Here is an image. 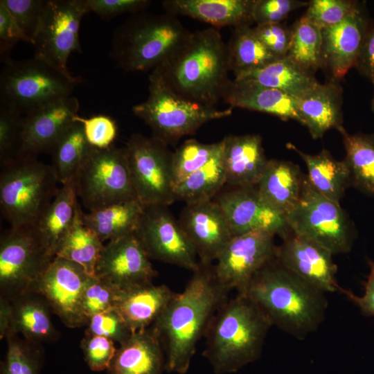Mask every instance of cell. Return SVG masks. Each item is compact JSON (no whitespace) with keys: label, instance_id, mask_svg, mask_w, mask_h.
I'll list each match as a JSON object with an SVG mask.
<instances>
[{"label":"cell","instance_id":"6da1fadb","mask_svg":"<svg viewBox=\"0 0 374 374\" xmlns=\"http://www.w3.org/2000/svg\"><path fill=\"white\" fill-rule=\"evenodd\" d=\"M229 292L216 279L211 265L199 262L184 290L151 326L163 346L166 371H188L199 340Z\"/></svg>","mask_w":374,"mask_h":374},{"label":"cell","instance_id":"7a4b0ae2","mask_svg":"<svg viewBox=\"0 0 374 374\" xmlns=\"http://www.w3.org/2000/svg\"><path fill=\"white\" fill-rule=\"evenodd\" d=\"M227 45L214 28L191 33L162 64L152 70L176 94L212 106L223 99L233 80Z\"/></svg>","mask_w":374,"mask_h":374},{"label":"cell","instance_id":"3957f363","mask_svg":"<svg viewBox=\"0 0 374 374\" xmlns=\"http://www.w3.org/2000/svg\"><path fill=\"white\" fill-rule=\"evenodd\" d=\"M243 294L264 311L273 326L298 339L317 330L328 305L326 293L286 269L276 258L256 274Z\"/></svg>","mask_w":374,"mask_h":374},{"label":"cell","instance_id":"277c9868","mask_svg":"<svg viewBox=\"0 0 374 374\" xmlns=\"http://www.w3.org/2000/svg\"><path fill=\"white\" fill-rule=\"evenodd\" d=\"M272 326L267 314L249 296L237 293L211 319L204 335L206 347L202 355L216 374L236 372L260 357Z\"/></svg>","mask_w":374,"mask_h":374},{"label":"cell","instance_id":"5b68a950","mask_svg":"<svg viewBox=\"0 0 374 374\" xmlns=\"http://www.w3.org/2000/svg\"><path fill=\"white\" fill-rule=\"evenodd\" d=\"M190 34L172 14L138 15L116 30L111 55L126 71L153 70Z\"/></svg>","mask_w":374,"mask_h":374},{"label":"cell","instance_id":"8992f818","mask_svg":"<svg viewBox=\"0 0 374 374\" xmlns=\"http://www.w3.org/2000/svg\"><path fill=\"white\" fill-rule=\"evenodd\" d=\"M1 166L0 205L11 228L34 226L60 188L51 166L37 157H17Z\"/></svg>","mask_w":374,"mask_h":374},{"label":"cell","instance_id":"52a82bcc","mask_svg":"<svg viewBox=\"0 0 374 374\" xmlns=\"http://www.w3.org/2000/svg\"><path fill=\"white\" fill-rule=\"evenodd\" d=\"M149 81L148 98L132 111L150 127L152 136L168 144L193 134L207 122L232 114V107L219 109L181 98L153 71Z\"/></svg>","mask_w":374,"mask_h":374},{"label":"cell","instance_id":"ba28073f","mask_svg":"<svg viewBox=\"0 0 374 374\" xmlns=\"http://www.w3.org/2000/svg\"><path fill=\"white\" fill-rule=\"evenodd\" d=\"M80 80L33 57L4 64L0 76L1 103L23 116L69 96Z\"/></svg>","mask_w":374,"mask_h":374},{"label":"cell","instance_id":"9c48e42d","mask_svg":"<svg viewBox=\"0 0 374 374\" xmlns=\"http://www.w3.org/2000/svg\"><path fill=\"white\" fill-rule=\"evenodd\" d=\"M72 181L78 197L89 211L137 199L125 148L90 146Z\"/></svg>","mask_w":374,"mask_h":374},{"label":"cell","instance_id":"30bf717a","mask_svg":"<svg viewBox=\"0 0 374 374\" xmlns=\"http://www.w3.org/2000/svg\"><path fill=\"white\" fill-rule=\"evenodd\" d=\"M285 217L292 232L333 255L346 253L352 247L355 231L348 215L339 203L318 193L307 176L299 202Z\"/></svg>","mask_w":374,"mask_h":374},{"label":"cell","instance_id":"8fae6325","mask_svg":"<svg viewBox=\"0 0 374 374\" xmlns=\"http://www.w3.org/2000/svg\"><path fill=\"white\" fill-rule=\"evenodd\" d=\"M125 150L137 199L144 206H168L175 202L173 152L168 143L153 136L134 134Z\"/></svg>","mask_w":374,"mask_h":374},{"label":"cell","instance_id":"7c38bea8","mask_svg":"<svg viewBox=\"0 0 374 374\" xmlns=\"http://www.w3.org/2000/svg\"><path fill=\"white\" fill-rule=\"evenodd\" d=\"M53 258L33 226L10 227L0 240V297L10 301L33 292Z\"/></svg>","mask_w":374,"mask_h":374},{"label":"cell","instance_id":"4fadbf2b","mask_svg":"<svg viewBox=\"0 0 374 374\" xmlns=\"http://www.w3.org/2000/svg\"><path fill=\"white\" fill-rule=\"evenodd\" d=\"M88 12L86 0H47L33 37L34 57L73 75L67 61L71 53H82L79 30Z\"/></svg>","mask_w":374,"mask_h":374},{"label":"cell","instance_id":"5bb4252c","mask_svg":"<svg viewBox=\"0 0 374 374\" xmlns=\"http://www.w3.org/2000/svg\"><path fill=\"white\" fill-rule=\"evenodd\" d=\"M274 234L254 231L233 236L215 261L217 281L229 292L243 293L256 274L276 257Z\"/></svg>","mask_w":374,"mask_h":374},{"label":"cell","instance_id":"9a60e30c","mask_svg":"<svg viewBox=\"0 0 374 374\" xmlns=\"http://www.w3.org/2000/svg\"><path fill=\"white\" fill-rule=\"evenodd\" d=\"M135 233L150 258L192 271L199 267L194 245L168 206H145Z\"/></svg>","mask_w":374,"mask_h":374},{"label":"cell","instance_id":"2e32d148","mask_svg":"<svg viewBox=\"0 0 374 374\" xmlns=\"http://www.w3.org/2000/svg\"><path fill=\"white\" fill-rule=\"evenodd\" d=\"M91 277L77 264L55 257L37 280L33 292L43 296L52 312L69 328L86 326L82 295Z\"/></svg>","mask_w":374,"mask_h":374},{"label":"cell","instance_id":"e0dca14e","mask_svg":"<svg viewBox=\"0 0 374 374\" xmlns=\"http://www.w3.org/2000/svg\"><path fill=\"white\" fill-rule=\"evenodd\" d=\"M229 188L213 199L224 212L233 236L265 231L283 238L292 231L285 216L261 196L256 186Z\"/></svg>","mask_w":374,"mask_h":374},{"label":"cell","instance_id":"ac0fdd59","mask_svg":"<svg viewBox=\"0 0 374 374\" xmlns=\"http://www.w3.org/2000/svg\"><path fill=\"white\" fill-rule=\"evenodd\" d=\"M150 259L134 232L104 246L95 276L118 290L152 283L157 272Z\"/></svg>","mask_w":374,"mask_h":374},{"label":"cell","instance_id":"d6986e66","mask_svg":"<svg viewBox=\"0 0 374 374\" xmlns=\"http://www.w3.org/2000/svg\"><path fill=\"white\" fill-rule=\"evenodd\" d=\"M332 253L314 242L290 232L277 247L276 260L286 269L324 292H341Z\"/></svg>","mask_w":374,"mask_h":374},{"label":"cell","instance_id":"ffe728a7","mask_svg":"<svg viewBox=\"0 0 374 374\" xmlns=\"http://www.w3.org/2000/svg\"><path fill=\"white\" fill-rule=\"evenodd\" d=\"M179 222L203 265L216 261L233 237L224 212L213 199L186 204Z\"/></svg>","mask_w":374,"mask_h":374},{"label":"cell","instance_id":"44dd1931","mask_svg":"<svg viewBox=\"0 0 374 374\" xmlns=\"http://www.w3.org/2000/svg\"><path fill=\"white\" fill-rule=\"evenodd\" d=\"M79 107L78 100L69 96L24 116L18 157H37L42 152H50L58 139L74 121Z\"/></svg>","mask_w":374,"mask_h":374},{"label":"cell","instance_id":"7402d4cb","mask_svg":"<svg viewBox=\"0 0 374 374\" xmlns=\"http://www.w3.org/2000/svg\"><path fill=\"white\" fill-rule=\"evenodd\" d=\"M371 22L364 3L339 24L322 29L323 66L333 78L341 79L355 66L366 33Z\"/></svg>","mask_w":374,"mask_h":374},{"label":"cell","instance_id":"603a6c76","mask_svg":"<svg viewBox=\"0 0 374 374\" xmlns=\"http://www.w3.org/2000/svg\"><path fill=\"white\" fill-rule=\"evenodd\" d=\"M222 161L229 186H256L269 159L258 134L230 135L224 139Z\"/></svg>","mask_w":374,"mask_h":374},{"label":"cell","instance_id":"cb8c5ba5","mask_svg":"<svg viewBox=\"0 0 374 374\" xmlns=\"http://www.w3.org/2000/svg\"><path fill=\"white\" fill-rule=\"evenodd\" d=\"M177 293L166 285L152 283L118 290L114 308L132 332L152 326Z\"/></svg>","mask_w":374,"mask_h":374},{"label":"cell","instance_id":"d4e9b609","mask_svg":"<svg viewBox=\"0 0 374 374\" xmlns=\"http://www.w3.org/2000/svg\"><path fill=\"white\" fill-rule=\"evenodd\" d=\"M296 100L300 123L307 127L312 139L343 127L342 89L337 82H318Z\"/></svg>","mask_w":374,"mask_h":374},{"label":"cell","instance_id":"484cf974","mask_svg":"<svg viewBox=\"0 0 374 374\" xmlns=\"http://www.w3.org/2000/svg\"><path fill=\"white\" fill-rule=\"evenodd\" d=\"M164 350L152 327L133 332L117 348L109 374H162Z\"/></svg>","mask_w":374,"mask_h":374},{"label":"cell","instance_id":"4316f807","mask_svg":"<svg viewBox=\"0 0 374 374\" xmlns=\"http://www.w3.org/2000/svg\"><path fill=\"white\" fill-rule=\"evenodd\" d=\"M254 0H170L162 3L168 13L184 15L214 26L250 25Z\"/></svg>","mask_w":374,"mask_h":374},{"label":"cell","instance_id":"83f0119b","mask_svg":"<svg viewBox=\"0 0 374 374\" xmlns=\"http://www.w3.org/2000/svg\"><path fill=\"white\" fill-rule=\"evenodd\" d=\"M305 177L295 163L271 159L256 186L272 207L286 216L299 202Z\"/></svg>","mask_w":374,"mask_h":374},{"label":"cell","instance_id":"f1b7e54d","mask_svg":"<svg viewBox=\"0 0 374 374\" xmlns=\"http://www.w3.org/2000/svg\"><path fill=\"white\" fill-rule=\"evenodd\" d=\"M223 100L232 108L237 107L274 115L283 121L301 122L296 98L276 89L233 80Z\"/></svg>","mask_w":374,"mask_h":374},{"label":"cell","instance_id":"f546056e","mask_svg":"<svg viewBox=\"0 0 374 374\" xmlns=\"http://www.w3.org/2000/svg\"><path fill=\"white\" fill-rule=\"evenodd\" d=\"M51 312L46 299L37 293L28 292L10 301L7 335H21L24 339L36 344L55 340L58 332L52 323Z\"/></svg>","mask_w":374,"mask_h":374},{"label":"cell","instance_id":"4dcf8cb0","mask_svg":"<svg viewBox=\"0 0 374 374\" xmlns=\"http://www.w3.org/2000/svg\"><path fill=\"white\" fill-rule=\"evenodd\" d=\"M234 80L276 89L296 98L318 83L312 73L304 70L287 56L235 75Z\"/></svg>","mask_w":374,"mask_h":374},{"label":"cell","instance_id":"1f68e13d","mask_svg":"<svg viewBox=\"0 0 374 374\" xmlns=\"http://www.w3.org/2000/svg\"><path fill=\"white\" fill-rule=\"evenodd\" d=\"M286 146L305 163L306 176L312 186L324 197L339 203L347 188L351 186L350 170L344 159H335L326 149L317 154H309L292 143H287Z\"/></svg>","mask_w":374,"mask_h":374},{"label":"cell","instance_id":"d6a6232c","mask_svg":"<svg viewBox=\"0 0 374 374\" xmlns=\"http://www.w3.org/2000/svg\"><path fill=\"white\" fill-rule=\"evenodd\" d=\"M78 204L73 181L62 185L47 210L33 226L53 258L72 224Z\"/></svg>","mask_w":374,"mask_h":374},{"label":"cell","instance_id":"836d02e7","mask_svg":"<svg viewBox=\"0 0 374 374\" xmlns=\"http://www.w3.org/2000/svg\"><path fill=\"white\" fill-rule=\"evenodd\" d=\"M145 206L134 199L82 212L84 224L102 240L111 241L134 233Z\"/></svg>","mask_w":374,"mask_h":374},{"label":"cell","instance_id":"e575fe53","mask_svg":"<svg viewBox=\"0 0 374 374\" xmlns=\"http://www.w3.org/2000/svg\"><path fill=\"white\" fill-rule=\"evenodd\" d=\"M82 210L78 204L72 224L61 242L55 257L80 266L90 276H96V266L104 244L99 237L82 220Z\"/></svg>","mask_w":374,"mask_h":374},{"label":"cell","instance_id":"d590c367","mask_svg":"<svg viewBox=\"0 0 374 374\" xmlns=\"http://www.w3.org/2000/svg\"><path fill=\"white\" fill-rule=\"evenodd\" d=\"M338 131L343 138L351 186L374 196V133L350 134L344 127Z\"/></svg>","mask_w":374,"mask_h":374},{"label":"cell","instance_id":"8d00e7d4","mask_svg":"<svg viewBox=\"0 0 374 374\" xmlns=\"http://www.w3.org/2000/svg\"><path fill=\"white\" fill-rule=\"evenodd\" d=\"M226 45L229 69L235 75L278 59L267 50L249 25L234 27Z\"/></svg>","mask_w":374,"mask_h":374},{"label":"cell","instance_id":"74e56055","mask_svg":"<svg viewBox=\"0 0 374 374\" xmlns=\"http://www.w3.org/2000/svg\"><path fill=\"white\" fill-rule=\"evenodd\" d=\"M90 145L81 123L73 121L51 150V166L62 185L73 181Z\"/></svg>","mask_w":374,"mask_h":374},{"label":"cell","instance_id":"f35d334b","mask_svg":"<svg viewBox=\"0 0 374 374\" xmlns=\"http://www.w3.org/2000/svg\"><path fill=\"white\" fill-rule=\"evenodd\" d=\"M222 152L175 186L176 200L190 204L211 200L215 197L226 185Z\"/></svg>","mask_w":374,"mask_h":374},{"label":"cell","instance_id":"ab89813d","mask_svg":"<svg viewBox=\"0 0 374 374\" xmlns=\"http://www.w3.org/2000/svg\"><path fill=\"white\" fill-rule=\"evenodd\" d=\"M292 30L287 57L312 73L322 67V29L303 16L295 23Z\"/></svg>","mask_w":374,"mask_h":374},{"label":"cell","instance_id":"60d3db41","mask_svg":"<svg viewBox=\"0 0 374 374\" xmlns=\"http://www.w3.org/2000/svg\"><path fill=\"white\" fill-rule=\"evenodd\" d=\"M224 140L202 143L195 139L183 143L172 154L175 188L193 172L201 168L223 151Z\"/></svg>","mask_w":374,"mask_h":374},{"label":"cell","instance_id":"b9f144b4","mask_svg":"<svg viewBox=\"0 0 374 374\" xmlns=\"http://www.w3.org/2000/svg\"><path fill=\"white\" fill-rule=\"evenodd\" d=\"M6 338L8 348L1 374H38L41 362L38 344L21 339L12 332Z\"/></svg>","mask_w":374,"mask_h":374},{"label":"cell","instance_id":"7bdbcfd3","mask_svg":"<svg viewBox=\"0 0 374 374\" xmlns=\"http://www.w3.org/2000/svg\"><path fill=\"white\" fill-rule=\"evenodd\" d=\"M24 116L1 103L0 107V161L1 166L18 157Z\"/></svg>","mask_w":374,"mask_h":374},{"label":"cell","instance_id":"ee69618b","mask_svg":"<svg viewBox=\"0 0 374 374\" xmlns=\"http://www.w3.org/2000/svg\"><path fill=\"white\" fill-rule=\"evenodd\" d=\"M357 1L312 0L304 17L321 29L336 26L344 21L357 7Z\"/></svg>","mask_w":374,"mask_h":374},{"label":"cell","instance_id":"f6af8a7d","mask_svg":"<svg viewBox=\"0 0 374 374\" xmlns=\"http://www.w3.org/2000/svg\"><path fill=\"white\" fill-rule=\"evenodd\" d=\"M86 326L85 335L105 337L120 345L133 333L114 308L89 317Z\"/></svg>","mask_w":374,"mask_h":374},{"label":"cell","instance_id":"bcb514c9","mask_svg":"<svg viewBox=\"0 0 374 374\" xmlns=\"http://www.w3.org/2000/svg\"><path fill=\"white\" fill-rule=\"evenodd\" d=\"M117 291L110 284L96 276L91 277L82 301V310L87 319L114 308Z\"/></svg>","mask_w":374,"mask_h":374},{"label":"cell","instance_id":"7dc6e473","mask_svg":"<svg viewBox=\"0 0 374 374\" xmlns=\"http://www.w3.org/2000/svg\"><path fill=\"white\" fill-rule=\"evenodd\" d=\"M73 121L82 124L90 146L101 150L112 147L117 133L116 124L112 118L105 115L84 118L78 114Z\"/></svg>","mask_w":374,"mask_h":374},{"label":"cell","instance_id":"c3c4849f","mask_svg":"<svg viewBox=\"0 0 374 374\" xmlns=\"http://www.w3.org/2000/svg\"><path fill=\"white\" fill-rule=\"evenodd\" d=\"M80 346L85 362L93 371L108 369L117 350L113 340L96 335H85Z\"/></svg>","mask_w":374,"mask_h":374},{"label":"cell","instance_id":"681fc988","mask_svg":"<svg viewBox=\"0 0 374 374\" xmlns=\"http://www.w3.org/2000/svg\"><path fill=\"white\" fill-rule=\"evenodd\" d=\"M308 3L299 0H254L252 19L257 25L280 23L292 11Z\"/></svg>","mask_w":374,"mask_h":374},{"label":"cell","instance_id":"f907efd6","mask_svg":"<svg viewBox=\"0 0 374 374\" xmlns=\"http://www.w3.org/2000/svg\"><path fill=\"white\" fill-rule=\"evenodd\" d=\"M24 33L33 40L46 0H1ZM34 42V41H33Z\"/></svg>","mask_w":374,"mask_h":374},{"label":"cell","instance_id":"816d5d0a","mask_svg":"<svg viewBox=\"0 0 374 374\" xmlns=\"http://www.w3.org/2000/svg\"><path fill=\"white\" fill-rule=\"evenodd\" d=\"M19 41L33 45V40L29 37L18 24L16 19L0 1V54L1 60L5 64L11 60V49Z\"/></svg>","mask_w":374,"mask_h":374},{"label":"cell","instance_id":"f5cc1de1","mask_svg":"<svg viewBox=\"0 0 374 374\" xmlns=\"http://www.w3.org/2000/svg\"><path fill=\"white\" fill-rule=\"evenodd\" d=\"M258 38L276 58L286 57L292 40V29L281 23L257 25L253 28Z\"/></svg>","mask_w":374,"mask_h":374},{"label":"cell","instance_id":"db71d44e","mask_svg":"<svg viewBox=\"0 0 374 374\" xmlns=\"http://www.w3.org/2000/svg\"><path fill=\"white\" fill-rule=\"evenodd\" d=\"M150 3L146 0H86L89 12H93L103 19L139 12Z\"/></svg>","mask_w":374,"mask_h":374},{"label":"cell","instance_id":"11a10c76","mask_svg":"<svg viewBox=\"0 0 374 374\" xmlns=\"http://www.w3.org/2000/svg\"><path fill=\"white\" fill-rule=\"evenodd\" d=\"M355 67L374 84V22L371 21L366 33Z\"/></svg>","mask_w":374,"mask_h":374},{"label":"cell","instance_id":"9f6ffc18","mask_svg":"<svg viewBox=\"0 0 374 374\" xmlns=\"http://www.w3.org/2000/svg\"><path fill=\"white\" fill-rule=\"evenodd\" d=\"M369 273L364 285V294L357 296L351 291L342 287L340 292L346 296L349 300L359 307L362 312L370 317H374V262L368 260Z\"/></svg>","mask_w":374,"mask_h":374},{"label":"cell","instance_id":"6f0895ef","mask_svg":"<svg viewBox=\"0 0 374 374\" xmlns=\"http://www.w3.org/2000/svg\"><path fill=\"white\" fill-rule=\"evenodd\" d=\"M10 320V301L0 297V337L5 338L8 330Z\"/></svg>","mask_w":374,"mask_h":374},{"label":"cell","instance_id":"680465c9","mask_svg":"<svg viewBox=\"0 0 374 374\" xmlns=\"http://www.w3.org/2000/svg\"><path fill=\"white\" fill-rule=\"evenodd\" d=\"M374 86V84H373ZM371 110L373 112V113L374 114V93H373V98H372V100H371Z\"/></svg>","mask_w":374,"mask_h":374}]
</instances>
